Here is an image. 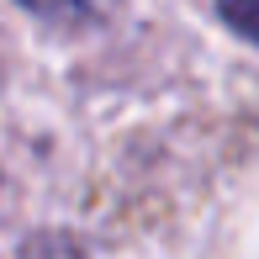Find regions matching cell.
Wrapping results in <instances>:
<instances>
[{
	"instance_id": "obj_1",
	"label": "cell",
	"mask_w": 259,
	"mask_h": 259,
	"mask_svg": "<svg viewBox=\"0 0 259 259\" xmlns=\"http://www.w3.org/2000/svg\"><path fill=\"white\" fill-rule=\"evenodd\" d=\"M21 6L58 27H106L122 11V0H21Z\"/></svg>"
},
{
	"instance_id": "obj_2",
	"label": "cell",
	"mask_w": 259,
	"mask_h": 259,
	"mask_svg": "<svg viewBox=\"0 0 259 259\" xmlns=\"http://www.w3.org/2000/svg\"><path fill=\"white\" fill-rule=\"evenodd\" d=\"M217 16L228 21L243 42H254V48H259V0H217Z\"/></svg>"
}]
</instances>
